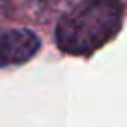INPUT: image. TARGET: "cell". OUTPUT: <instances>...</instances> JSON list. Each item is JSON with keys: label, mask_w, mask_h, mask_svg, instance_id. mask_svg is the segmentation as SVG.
Masks as SVG:
<instances>
[{"label": "cell", "mask_w": 127, "mask_h": 127, "mask_svg": "<svg viewBox=\"0 0 127 127\" xmlns=\"http://www.w3.org/2000/svg\"><path fill=\"white\" fill-rule=\"evenodd\" d=\"M123 0H81L56 26V44L64 54L89 56L111 42L123 26Z\"/></svg>", "instance_id": "cell-1"}, {"label": "cell", "mask_w": 127, "mask_h": 127, "mask_svg": "<svg viewBox=\"0 0 127 127\" xmlns=\"http://www.w3.org/2000/svg\"><path fill=\"white\" fill-rule=\"evenodd\" d=\"M40 52V38L26 28H0V67L22 65Z\"/></svg>", "instance_id": "cell-2"}]
</instances>
